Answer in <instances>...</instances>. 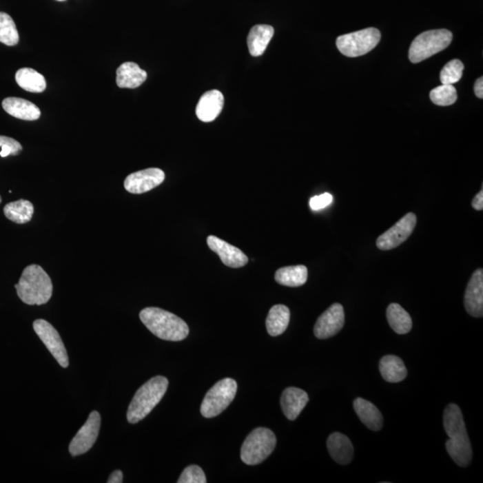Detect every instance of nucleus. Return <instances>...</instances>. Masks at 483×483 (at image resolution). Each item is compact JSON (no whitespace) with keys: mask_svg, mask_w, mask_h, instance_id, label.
<instances>
[{"mask_svg":"<svg viewBox=\"0 0 483 483\" xmlns=\"http://www.w3.org/2000/svg\"><path fill=\"white\" fill-rule=\"evenodd\" d=\"M333 197L331 194L325 193L322 195L314 196L310 200V207L314 211H320V209L326 208L332 203Z\"/></svg>","mask_w":483,"mask_h":483,"instance_id":"obj_34","label":"nucleus"},{"mask_svg":"<svg viewBox=\"0 0 483 483\" xmlns=\"http://www.w3.org/2000/svg\"><path fill=\"white\" fill-rule=\"evenodd\" d=\"M475 92L477 97L480 99L483 98V78L480 77L478 80L476 81L475 85Z\"/></svg>","mask_w":483,"mask_h":483,"instance_id":"obj_37","label":"nucleus"},{"mask_svg":"<svg viewBox=\"0 0 483 483\" xmlns=\"http://www.w3.org/2000/svg\"><path fill=\"white\" fill-rule=\"evenodd\" d=\"M308 269L304 265L284 267L278 269L275 280L285 287H298L306 283Z\"/></svg>","mask_w":483,"mask_h":483,"instance_id":"obj_25","label":"nucleus"},{"mask_svg":"<svg viewBox=\"0 0 483 483\" xmlns=\"http://www.w3.org/2000/svg\"><path fill=\"white\" fill-rule=\"evenodd\" d=\"M14 287L17 296L28 305L47 304L52 296L53 285L50 276L35 264L23 269L19 282Z\"/></svg>","mask_w":483,"mask_h":483,"instance_id":"obj_3","label":"nucleus"},{"mask_svg":"<svg viewBox=\"0 0 483 483\" xmlns=\"http://www.w3.org/2000/svg\"><path fill=\"white\" fill-rule=\"evenodd\" d=\"M289 320V309L283 305H274L266 319L267 331L271 337H278L286 331Z\"/></svg>","mask_w":483,"mask_h":483,"instance_id":"obj_24","label":"nucleus"},{"mask_svg":"<svg viewBox=\"0 0 483 483\" xmlns=\"http://www.w3.org/2000/svg\"><path fill=\"white\" fill-rule=\"evenodd\" d=\"M101 418L97 411L90 413L85 425L80 429L69 445L72 457L85 454L94 445L100 433Z\"/></svg>","mask_w":483,"mask_h":483,"instance_id":"obj_11","label":"nucleus"},{"mask_svg":"<svg viewBox=\"0 0 483 483\" xmlns=\"http://www.w3.org/2000/svg\"><path fill=\"white\" fill-rule=\"evenodd\" d=\"M147 79L146 71L134 62L123 63L116 70V85L119 88L136 89Z\"/></svg>","mask_w":483,"mask_h":483,"instance_id":"obj_20","label":"nucleus"},{"mask_svg":"<svg viewBox=\"0 0 483 483\" xmlns=\"http://www.w3.org/2000/svg\"><path fill=\"white\" fill-rule=\"evenodd\" d=\"M0 156L5 158L8 155H17L22 152L23 147L13 138L0 136Z\"/></svg>","mask_w":483,"mask_h":483,"instance_id":"obj_33","label":"nucleus"},{"mask_svg":"<svg viewBox=\"0 0 483 483\" xmlns=\"http://www.w3.org/2000/svg\"><path fill=\"white\" fill-rule=\"evenodd\" d=\"M473 208L476 209V211H482L483 209V191L482 189L481 192H479L473 199L472 202Z\"/></svg>","mask_w":483,"mask_h":483,"instance_id":"obj_35","label":"nucleus"},{"mask_svg":"<svg viewBox=\"0 0 483 483\" xmlns=\"http://www.w3.org/2000/svg\"><path fill=\"white\" fill-rule=\"evenodd\" d=\"M1 202H2V198H1V196H0V203H1Z\"/></svg>","mask_w":483,"mask_h":483,"instance_id":"obj_38","label":"nucleus"},{"mask_svg":"<svg viewBox=\"0 0 483 483\" xmlns=\"http://www.w3.org/2000/svg\"><path fill=\"white\" fill-rule=\"evenodd\" d=\"M207 244L212 251L220 256L222 263L230 268H241L248 263V257L240 249L217 236H209L207 238Z\"/></svg>","mask_w":483,"mask_h":483,"instance_id":"obj_14","label":"nucleus"},{"mask_svg":"<svg viewBox=\"0 0 483 483\" xmlns=\"http://www.w3.org/2000/svg\"><path fill=\"white\" fill-rule=\"evenodd\" d=\"M380 371L387 382H403L407 376V370L404 362L395 356H386L380 362Z\"/></svg>","mask_w":483,"mask_h":483,"instance_id":"obj_23","label":"nucleus"},{"mask_svg":"<svg viewBox=\"0 0 483 483\" xmlns=\"http://www.w3.org/2000/svg\"><path fill=\"white\" fill-rule=\"evenodd\" d=\"M236 391L238 383L235 380L227 378L220 380L207 392L201 406V413L205 418H212L220 415L232 403Z\"/></svg>","mask_w":483,"mask_h":483,"instance_id":"obj_7","label":"nucleus"},{"mask_svg":"<svg viewBox=\"0 0 483 483\" xmlns=\"http://www.w3.org/2000/svg\"><path fill=\"white\" fill-rule=\"evenodd\" d=\"M353 409L366 427L374 431L382 430L383 417L382 413L373 403L358 398L353 401Z\"/></svg>","mask_w":483,"mask_h":483,"instance_id":"obj_21","label":"nucleus"},{"mask_svg":"<svg viewBox=\"0 0 483 483\" xmlns=\"http://www.w3.org/2000/svg\"><path fill=\"white\" fill-rule=\"evenodd\" d=\"M34 329L36 334L43 342L45 347L48 348L59 365L63 368H68L69 360L67 349L56 329L50 322L43 319L35 320Z\"/></svg>","mask_w":483,"mask_h":483,"instance_id":"obj_10","label":"nucleus"},{"mask_svg":"<svg viewBox=\"0 0 483 483\" xmlns=\"http://www.w3.org/2000/svg\"><path fill=\"white\" fill-rule=\"evenodd\" d=\"M277 439L267 428L255 429L246 438L241 448V459L248 466L263 463L275 449Z\"/></svg>","mask_w":483,"mask_h":483,"instance_id":"obj_5","label":"nucleus"},{"mask_svg":"<svg viewBox=\"0 0 483 483\" xmlns=\"http://www.w3.org/2000/svg\"><path fill=\"white\" fill-rule=\"evenodd\" d=\"M345 324V311L340 304H334L324 311L314 326L315 337L327 339L337 335Z\"/></svg>","mask_w":483,"mask_h":483,"instance_id":"obj_13","label":"nucleus"},{"mask_svg":"<svg viewBox=\"0 0 483 483\" xmlns=\"http://www.w3.org/2000/svg\"><path fill=\"white\" fill-rule=\"evenodd\" d=\"M123 482V473L121 471L116 470L111 473L107 483H121Z\"/></svg>","mask_w":483,"mask_h":483,"instance_id":"obj_36","label":"nucleus"},{"mask_svg":"<svg viewBox=\"0 0 483 483\" xmlns=\"http://www.w3.org/2000/svg\"><path fill=\"white\" fill-rule=\"evenodd\" d=\"M34 207L31 202L19 200L8 203L4 208V214L9 220L17 224L28 223L34 216Z\"/></svg>","mask_w":483,"mask_h":483,"instance_id":"obj_28","label":"nucleus"},{"mask_svg":"<svg viewBox=\"0 0 483 483\" xmlns=\"http://www.w3.org/2000/svg\"><path fill=\"white\" fill-rule=\"evenodd\" d=\"M274 35V28L268 25H254L249 32L247 44L249 52L253 56H262Z\"/></svg>","mask_w":483,"mask_h":483,"instance_id":"obj_22","label":"nucleus"},{"mask_svg":"<svg viewBox=\"0 0 483 483\" xmlns=\"http://www.w3.org/2000/svg\"><path fill=\"white\" fill-rule=\"evenodd\" d=\"M430 97L434 104L439 106H450L458 100V92L453 85H442L431 92Z\"/></svg>","mask_w":483,"mask_h":483,"instance_id":"obj_30","label":"nucleus"},{"mask_svg":"<svg viewBox=\"0 0 483 483\" xmlns=\"http://www.w3.org/2000/svg\"><path fill=\"white\" fill-rule=\"evenodd\" d=\"M464 307L471 316H483V269L473 273L464 295Z\"/></svg>","mask_w":483,"mask_h":483,"instance_id":"obj_15","label":"nucleus"},{"mask_svg":"<svg viewBox=\"0 0 483 483\" xmlns=\"http://www.w3.org/2000/svg\"><path fill=\"white\" fill-rule=\"evenodd\" d=\"M2 107L9 115L27 121L37 120L41 115L40 109L35 104L21 98L5 99Z\"/></svg>","mask_w":483,"mask_h":483,"instance_id":"obj_19","label":"nucleus"},{"mask_svg":"<svg viewBox=\"0 0 483 483\" xmlns=\"http://www.w3.org/2000/svg\"><path fill=\"white\" fill-rule=\"evenodd\" d=\"M308 402L307 393L301 389L290 387L285 389L281 395L282 411L287 419L294 421L300 415Z\"/></svg>","mask_w":483,"mask_h":483,"instance_id":"obj_17","label":"nucleus"},{"mask_svg":"<svg viewBox=\"0 0 483 483\" xmlns=\"http://www.w3.org/2000/svg\"><path fill=\"white\" fill-rule=\"evenodd\" d=\"M327 446L333 460L338 464L346 466L353 460V444L346 435L339 433H332L327 441Z\"/></svg>","mask_w":483,"mask_h":483,"instance_id":"obj_18","label":"nucleus"},{"mask_svg":"<svg viewBox=\"0 0 483 483\" xmlns=\"http://www.w3.org/2000/svg\"><path fill=\"white\" fill-rule=\"evenodd\" d=\"M0 43L7 46H14L19 43V34L13 18L0 12Z\"/></svg>","mask_w":483,"mask_h":483,"instance_id":"obj_29","label":"nucleus"},{"mask_svg":"<svg viewBox=\"0 0 483 483\" xmlns=\"http://www.w3.org/2000/svg\"><path fill=\"white\" fill-rule=\"evenodd\" d=\"M417 218L415 213L409 212L400 220L377 239V247L382 251H389L406 242L415 229Z\"/></svg>","mask_w":483,"mask_h":483,"instance_id":"obj_9","label":"nucleus"},{"mask_svg":"<svg viewBox=\"0 0 483 483\" xmlns=\"http://www.w3.org/2000/svg\"><path fill=\"white\" fill-rule=\"evenodd\" d=\"M380 38L382 34L379 30L367 28L339 36L336 44L343 55L349 58H356L373 50L380 43Z\"/></svg>","mask_w":483,"mask_h":483,"instance_id":"obj_8","label":"nucleus"},{"mask_svg":"<svg viewBox=\"0 0 483 483\" xmlns=\"http://www.w3.org/2000/svg\"><path fill=\"white\" fill-rule=\"evenodd\" d=\"M224 106V96L218 90H212L201 97L196 107L197 118L203 122L214 121Z\"/></svg>","mask_w":483,"mask_h":483,"instance_id":"obj_16","label":"nucleus"},{"mask_svg":"<svg viewBox=\"0 0 483 483\" xmlns=\"http://www.w3.org/2000/svg\"><path fill=\"white\" fill-rule=\"evenodd\" d=\"M16 81L21 88L34 94L44 92L47 87L46 80L43 74L32 68L19 69L16 74Z\"/></svg>","mask_w":483,"mask_h":483,"instance_id":"obj_27","label":"nucleus"},{"mask_svg":"<svg viewBox=\"0 0 483 483\" xmlns=\"http://www.w3.org/2000/svg\"><path fill=\"white\" fill-rule=\"evenodd\" d=\"M140 319L153 335L163 340L182 341L189 334V327L185 320L160 308L143 309Z\"/></svg>","mask_w":483,"mask_h":483,"instance_id":"obj_2","label":"nucleus"},{"mask_svg":"<svg viewBox=\"0 0 483 483\" xmlns=\"http://www.w3.org/2000/svg\"><path fill=\"white\" fill-rule=\"evenodd\" d=\"M387 319L393 331L399 335L407 334L413 328V320L409 314L401 305L391 304L387 309Z\"/></svg>","mask_w":483,"mask_h":483,"instance_id":"obj_26","label":"nucleus"},{"mask_svg":"<svg viewBox=\"0 0 483 483\" xmlns=\"http://www.w3.org/2000/svg\"><path fill=\"white\" fill-rule=\"evenodd\" d=\"M464 64L458 59L451 60L443 68L440 73L442 85H454L463 76Z\"/></svg>","mask_w":483,"mask_h":483,"instance_id":"obj_31","label":"nucleus"},{"mask_svg":"<svg viewBox=\"0 0 483 483\" xmlns=\"http://www.w3.org/2000/svg\"><path fill=\"white\" fill-rule=\"evenodd\" d=\"M178 483H206V476L202 468L198 466H189L183 471Z\"/></svg>","mask_w":483,"mask_h":483,"instance_id":"obj_32","label":"nucleus"},{"mask_svg":"<svg viewBox=\"0 0 483 483\" xmlns=\"http://www.w3.org/2000/svg\"><path fill=\"white\" fill-rule=\"evenodd\" d=\"M165 180L163 170L152 167L129 175L125 180L124 187L128 193L141 194L147 193L161 185Z\"/></svg>","mask_w":483,"mask_h":483,"instance_id":"obj_12","label":"nucleus"},{"mask_svg":"<svg viewBox=\"0 0 483 483\" xmlns=\"http://www.w3.org/2000/svg\"><path fill=\"white\" fill-rule=\"evenodd\" d=\"M58 1H65V0H58Z\"/></svg>","mask_w":483,"mask_h":483,"instance_id":"obj_39","label":"nucleus"},{"mask_svg":"<svg viewBox=\"0 0 483 483\" xmlns=\"http://www.w3.org/2000/svg\"><path fill=\"white\" fill-rule=\"evenodd\" d=\"M453 34L449 30H431L417 36L411 44L409 59L411 62L420 63L440 52L451 43Z\"/></svg>","mask_w":483,"mask_h":483,"instance_id":"obj_6","label":"nucleus"},{"mask_svg":"<svg viewBox=\"0 0 483 483\" xmlns=\"http://www.w3.org/2000/svg\"><path fill=\"white\" fill-rule=\"evenodd\" d=\"M167 387L169 380L163 376H156L143 384L129 404L128 422L137 424L149 415L166 394Z\"/></svg>","mask_w":483,"mask_h":483,"instance_id":"obj_4","label":"nucleus"},{"mask_svg":"<svg viewBox=\"0 0 483 483\" xmlns=\"http://www.w3.org/2000/svg\"><path fill=\"white\" fill-rule=\"evenodd\" d=\"M443 425L449 440L446 449L450 458L458 466L466 467L473 459V449L468 437L466 422L460 408L455 404H449L444 411Z\"/></svg>","mask_w":483,"mask_h":483,"instance_id":"obj_1","label":"nucleus"}]
</instances>
